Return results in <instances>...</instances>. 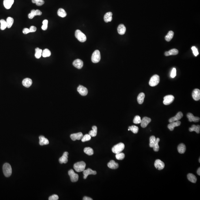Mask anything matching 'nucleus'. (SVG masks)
I'll list each match as a JSON object with an SVG mask.
<instances>
[{
  "label": "nucleus",
  "mask_w": 200,
  "mask_h": 200,
  "mask_svg": "<svg viewBox=\"0 0 200 200\" xmlns=\"http://www.w3.org/2000/svg\"><path fill=\"white\" fill-rule=\"evenodd\" d=\"M145 97V95L143 93H141L139 94L137 98V101L138 103L139 104H142L144 102Z\"/></svg>",
  "instance_id": "obj_30"
},
{
  "label": "nucleus",
  "mask_w": 200,
  "mask_h": 200,
  "mask_svg": "<svg viewBox=\"0 0 200 200\" xmlns=\"http://www.w3.org/2000/svg\"><path fill=\"white\" fill-rule=\"evenodd\" d=\"M151 121V119L150 118L147 117H145L141 120V126L143 128H145L146 127L147 125H148L149 123Z\"/></svg>",
  "instance_id": "obj_13"
},
{
  "label": "nucleus",
  "mask_w": 200,
  "mask_h": 200,
  "mask_svg": "<svg viewBox=\"0 0 200 200\" xmlns=\"http://www.w3.org/2000/svg\"><path fill=\"white\" fill-rule=\"evenodd\" d=\"M7 24V28H10L12 27L13 25V22H14V19L11 17H8L7 18L6 21Z\"/></svg>",
  "instance_id": "obj_33"
},
{
  "label": "nucleus",
  "mask_w": 200,
  "mask_h": 200,
  "mask_svg": "<svg viewBox=\"0 0 200 200\" xmlns=\"http://www.w3.org/2000/svg\"><path fill=\"white\" fill-rule=\"evenodd\" d=\"M126 28L123 24H120L118 28V31L119 34L121 35H123L125 33Z\"/></svg>",
  "instance_id": "obj_26"
},
{
  "label": "nucleus",
  "mask_w": 200,
  "mask_h": 200,
  "mask_svg": "<svg viewBox=\"0 0 200 200\" xmlns=\"http://www.w3.org/2000/svg\"><path fill=\"white\" fill-rule=\"evenodd\" d=\"M187 177L189 181L193 183H195L197 181L196 177L193 174L189 173Z\"/></svg>",
  "instance_id": "obj_31"
},
{
  "label": "nucleus",
  "mask_w": 200,
  "mask_h": 200,
  "mask_svg": "<svg viewBox=\"0 0 200 200\" xmlns=\"http://www.w3.org/2000/svg\"><path fill=\"white\" fill-rule=\"evenodd\" d=\"M73 65L77 69H81L83 67L84 63L80 59H77L74 61L73 63Z\"/></svg>",
  "instance_id": "obj_17"
},
{
  "label": "nucleus",
  "mask_w": 200,
  "mask_h": 200,
  "mask_svg": "<svg viewBox=\"0 0 200 200\" xmlns=\"http://www.w3.org/2000/svg\"><path fill=\"white\" fill-rule=\"evenodd\" d=\"M160 141V139L159 138H157L156 139V140L155 143V145L153 147V150L155 152H158L159 149V142Z\"/></svg>",
  "instance_id": "obj_39"
},
{
  "label": "nucleus",
  "mask_w": 200,
  "mask_h": 200,
  "mask_svg": "<svg viewBox=\"0 0 200 200\" xmlns=\"http://www.w3.org/2000/svg\"><path fill=\"white\" fill-rule=\"evenodd\" d=\"M77 90L78 92L83 96H85L88 94V89L84 86L79 85L78 87Z\"/></svg>",
  "instance_id": "obj_10"
},
{
  "label": "nucleus",
  "mask_w": 200,
  "mask_h": 200,
  "mask_svg": "<svg viewBox=\"0 0 200 200\" xmlns=\"http://www.w3.org/2000/svg\"><path fill=\"white\" fill-rule=\"evenodd\" d=\"M83 172V174L84 175V179H86L87 177H88L89 175H95L97 174V172L96 171L93 170L92 169L90 168L88 169L87 170H85Z\"/></svg>",
  "instance_id": "obj_11"
},
{
  "label": "nucleus",
  "mask_w": 200,
  "mask_h": 200,
  "mask_svg": "<svg viewBox=\"0 0 200 200\" xmlns=\"http://www.w3.org/2000/svg\"><path fill=\"white\" fill-rule=\"evenodd\" d=\"M160 82V77L157 75H155L151 78L149 81V85L154 87L157 85Z\"/></svg>",
  "instance_id": "obj_6"
},
{
  "label": "nucleus",
  "mask_w": 200,
  "mask_h": 200,
  "mask_svg": "<svg viewBox=\"0 0 200 200\" xmlns=\"http://www.w3.org/2000/svg\"><path fill=\"white\" fill-rule=\"evenodd\" d=\"M101 59V54L99 51L97 50L94 51L91 58L92 62L94 63H97L100 61Z\"/></svg>",
  "instance_id": "obj_5"
},
{
  "label": "nucleus",
  "mask_w": 200,
  "mask_h": 200,
  "mask_svg": "<svg viewBox=\"0 0 200 200\" xmlns=\"http://www.w3.org/2000/svg\"><path fill=\"white\" fill-rule=\"evenodd\" d=\"M39 144L41 146L49 144V140L44 136H39Z\"/></svg>",
  "instance_id": "obj_24"
},
{
  "label": "nucleus",
  "mask_w": 200,
  "mask_h": 200,
  "mask_svg": "<svg viewBox=\"0 0 200 200\" xmlns=\"http://www.w3.org/2000/svg\"><path fill=\"white\" fill-rule=\"evenodd\" d=\"M125 148V145L122 143H120L115 145L112 148V151L115 154L120 153L123 151Z\"/></svg>",
  "instance_id": "obj_3"
},
{
  "label": "nucleus",
  "mask_w": 200,
  "mask_h": 200,
  "mask_svg": "<svg viewBox=\"0 0 200 200\" xmlns=\"http://www.w3.org/2000/svg\"><path fill=\"white\" fill-rule=\"evenodd\" d=\"M199 162H200V158H199Z\"/></svg>",
  "instance_id": "obj_56"
},
{
  "label": "nucleus",
  "mask_w": 200,
  "mask_h": 200,
  "mask_svg": "<svg viewBox=\"0 0 200 200\" xmlns=\"http://www.w3.org/2000/svg\"><path fill=\"white\" fill-rule=\"evenodd\" d=\"M183 116V114L182 112H179L175 116L173 117L172 118L169 119V122L171 123L174 121H176L180 120Z\"/></svg>",
  "instance_id": "obj_15"
},
{
  "label": "nucleus",
  "mask_w": 200,
  "mask_h": 200,
  "mask_svg": "<svg viewBox=\"0 0 200 200\" xmlns=\"http://www.w3.org/2000/svg\"><path fill=\"white\" fill-rule=\"evenodd\" d=\"M174 36V32L172 31H170L165 37V40L167 42H170Z\"/></svg>",
  "instance_id": "obj_34"
},
{
  "label": "nucleus",
  "mask_w": 200,
  "mask_h": 200,
  "mask_svg": "<svg viewBox=\"0 0 200 200\" xmlns=\"http://www.w3.org/2000/svg\"><path fill=\"white\" fill-rule=\"evenodd\" d=\"M174 97L172 95L166 96L164 97L163 103L166 105H170L171 103H172L173 102L174 100Z\"/></svg>",
  "instance_id": "obj_8"
},
{
  "label": "nucleus",
  "mask_w": 200,
  "mask_h": 200,
  "mask_svg": "<svg viewBox=\"0 0 200 200\" xmlns=\"http://www.w3.org/2000/svg\"><path fill=\"white\" fill-rule=\"evenodd\" d=\"M83 136H84L82 133L81 132H79L76 133L72 134L70 135V137L72 140L75 141L76 140H80L81 139Z\"/></svg>",
  "instance_id": "obj_12"
},
{
  "label": "nucleus",
  "mask_w": 200,
  "mask_h": 200,
  "mask_svg": "<svg viewBox=\"0 0 200 200\" xmlns=\"http://www.w3.org/2000/svg\"><path fill=\"white\" fill-rule=\"evenodd\" d=\"M91 139V136L89 134H86L83 136V137L81 139L82 142H86V141H89Z\"/></svg>",
  "instance_id": "obj_43"
},
{
  "label": "nucleus",
  "mask_w": 200,
  "mask_h": 200,
  "mask_svg": "<svg viewBox=\"0 0 200 200\" xmlns=\"http://www.w3.org/2000/svg\"><path fill=\"white\" fill-rule=\"evenodd\" d=\"M108 166L111 169H115L119 168V164L116 163L114 160H111L108 163Z\"/></svg>",
  "instance_id": "obj_23"
},
{
  "label": "nucleus",
  "mask_w": 200,
  "mask_h": 200,
  "mask_svg": "<svg viewBox=\"0 0 200 200\" xmlns=\"http://www.w3.org/2000/svg\"><path fill=\"white\" fill-rule=\"evenodd\" d=\"M59 199V197L56 194H54L50 196L49 198V200H58Z\"/></svg>",
  "instance_id": "obj_48"
},
{
  "label": "nucleus",
  "mask_w": 200,
  "mask_h": 200,
  "mask_svg": "<svg viewBox=\"0 0 200 200\" xmlns=\"http://www.w3.org/2000/svg\"><path fill=\"white\" fill-rule=\"evenodd\" d=\"M22 84L26 88H29L32 85V79L30 78H26L23 80Z\"/></svg>",
  "instance_id": "obj_22"
},
{
  "label": "nucleus",
  "mask_w": 200,
  "mask_h": 200,
  "mask_svg": "<svg viewBox=\"0 0 200 200\" xmlns=\"http://www.w3.org/2000/svg\"><path fill=\"white\" fill-rule=\"evenodd\" d=\"M3 174L5 176L9 177L10 176L12 173V169L11 165L8 163H5L3 167Z\"/></svg>",
  "instance_id": "obj_1"
},
{
  "label": "nucleus",
  "mask_w": 200,
  "mask_h": 200,
  "mask_svg": "<svg viewBox=\"0 0 200 200\" xmlns=\"http://www.w3.org/2000/svg\"><path fill=\"white\" fill-rule=\"evenodd\" d=\"M125 157V155L123 153H120L116 154V158L117 159L119 160H122Z\"/></svg>",
  "instance_id": "obj_45"
},
{
  "label": "nucleus",
  "mask_w": 200,
  "mask_h": 200,
  "mask_svg": "<svg viewBox=\"0 0 200 200\" xmlns=\"http://www.w3.org/2000/svg\"><path fill=\"white\" fill-rule=\"evenodd\" d=\"M141 120H142L141 119V118H140V116L137 115V116H135V117H134V119L133 120V122L134 124H139V123H141Z\"/></svg>",
  "instance_id": "obj_44"
},
{
  "label": "nucleus",
  "mask_w": 200,
  "mask_h": 200,
  "mask_svg": "<svg viewBox=\"0 0 200 200\" xmlns=\"http://www.w3.org/2000/svg\"><path fill=\"white\" fill-rule=\"evenodd\" d=\"M14 0H4L3 5L6 9H9L14 3Z\"/></svg>",
  "instance_id": "obj_21"
},
{
  "label": "nucleus",
  "mask_w": 200,
  "mask_h": 200,
  "mask_svg": "<svg viewBox=\"0 0 200 200\" xmlns=\"http://www.w3.org/2000/svg\"><path fill=\"white\" fill-rule=\"evenodd\" d=\"M177 150L179 153L183 154V153H184L186 151V147L183 143H181L178 146Z\"/></svg>",
  "instance_id": "obj_28"
},
{
  "label": "nucleus",
  "mask_w": 200,
  "mask_h": 200,
  "mask_svg": "<svg viewBox=\"0 0 200 200\" xmlns=\"http://www.w3.org/2000/svg\"><path fill=\"white\" fill-rule=\"evenodd\" d=\"M75 36L78 40L80 42H84L86 40V37L85 34L80 30H76L75 33Z\"/></svg>",
  "instance_id": "obj_4"
},
{
  "label": "nucleus",
  "mask_w": 200,
  "mask_h": 200,
  "mask_svg": "<svg viewBox=\"0 0 200 200\" xmlns=\"http://www.w3.org/2000/svg\"><path fill=\"white\" fill-rule=\"evenodd\" d=\"M176 68H173L172 70L171 75H170L171 78H174L176 76Z\"/></svg>",
  "instance_id": "obj_49"
},
{
  "label": "nucleus",
  "mask_w": 200,
  "mask_h": 200,
  "mask_svg": "<svg viewBox=\"0 0 200 200\" xmlns=\"http://www.w3.org/2000/svg\"><path fill=\"white\" fill-rule=\"evenodd\" d=\"M51 54V52L48 49H45L42 51V56L44 58H46L50 56Z\"/></svg>",
  "instance_id": "obj_38"
},
{
  "label": "nucleus",
  "mask_w": 200,
  "mask_h": 200,
  "mask_svg": "<svg viewBox=\"0 0 200 200\" xmlns=\"http://www.w3.org/2000/svg\"><path fill=\"white\" fill-rule=\"evenodd\" d=\"M197 174H198V175H199L200 176V168H199L198 169V170H197Z\"/></svg>",
  "instance_id": "obj_54"
},
{
  "label": "nucleus",
  "mask_w": 200,
  "mask_h": 200,
  "mask_svg": "<svg viewBox=\"0 0 200 200\" xmlns=\"http://www.w3.org/2000/svg\"><path fill=\"white\" fill-rule=\"evenodd\" d=\"M193 99L196 101H198L200 99V91L198 89H195L193 91L192 93Z\"/></svg>",
  "instance_id": "obj_14"
},
{
  "label": "nucleus",
  "mask_w": 200,
  "mask_h": 200,
  "mask_svg": "<svg viewBox=\"0 0 200 200\" xmlns=\"http://www.w3.org/2000/svg\"><path fill=\"white\" fill-rule=\"evenodd\" d=\"M29 29L30 33L34 32H36L37 29L36 28L35 26H31Z\"/></svg>",
  "instance_id": "obj_51"
},
{
  "label": "nucleus",
  "mask_w": 200,
  "mask_h": 200,
  "mask_svg": "<svg viewBox=\"0 0 200 200\" xmlns=\"http://www.w3.org/2000/svg\"><path fill=\"white\" fill-rule=\"evenodd\" d=\"M48 21L47 20H45L43 21V25L42 26V29L43 30H46L48 28Z\"/></svg>",
  "instance_id": "obj_46"
},
{
  "label": "nucleus",
  "mask_w": 200,
  "mask_h": 200,
  "mask_svg": "<svg viewBox=\"0 0 200 200\" xmlns=\"http://www.w3.org/2000/svg\"><path fill=\"white\" fill-rule=\"evenodd\" d=\"M58 15L59 16L62 18H64L66 17L67 15V13L63 9L60 8L58 11Z\"/></svg>",
  "instance_id": "obj_36"
},
{
  "label": "nucleus",
  "mask_w": 200,
  "mask_h": 200,
  "mask_svg": "<svg viewBox=\"0 0 200 200\" xmlns=\"http://www.w3.org/2000/svg\"><path fill=\"white\" fill-rule=\"evenodd\" d=\"M92 130H91L89 133V134L91 137H95L96 136L97 134V127L95 126H94L92 127Z\"/></svg>",
  "instance_id": "obj_32"
},
{
  "label": "nucleus",
  "mask_w": 200,
  "mask_h": 200,
  "mask_svg": "<svg viewBox=\"0 0 200 200\" xmlns=\"http://www.w3.org/2000/svg\"><path fill=\"white\" fill-rule=\"evenodd\" d=\"M86 166L85 162L83 161L79 162L74 164L73 168L76 171L79 172L85 170Z\"/></svg>",
  "instance_id": "obj_2"
},
{
  "label": "nucleus",
  "mask_w": 200,
  "mask_h": 200,
  "mask_svg": "<svg viewBox=\"0 0 200 200\" xmlns=\"http://www.w3.org/2000/svg\"><path fill=\"white\" fill-rule=\"evenodd\" d=\"M38 0H32V2L33 3H36Z\"/></svg>",
  "instance_id": "obj_55"
},
{
  "label": "nucleus",
  "mask_w": 200,
  "mask_h": 200,
  "mask_svg": "<svg viewBox=\"0 0 200 200\" xmlns=\"http://www.w3.org/2000/svg\"><path fill=\"white\" fill-rule=\"evenodd\" d=\"M181 122L179 121H176L172 122L170 123L168 125V128L170 131H173L175 127H178L181 125Z\"/></svg>",
  "instance_id": "obj_20"
},
{
  "label": "nucleus",
  "mask_w": 200,
  "mask_h": 200,
  "mask_svg": "<svg viewBox=\"0 0 200 200\" xmlns=\"http://www.w3.org/2000/svg\"><path fill=\"white\" fill-rule=\"evenodd\" d=\"M112 12H109L106 13L104 17V20L105 22L108 23V22H111L112 19Z\"/></svg>",
  "instance_id": "obj_25"
},
{
  "label": "nucleus",
  "mask_w": 200,
  "mask_h": 200,
  "mask_svg": "<svg viewBox=\"0 0 200 200\" xmlns=\"http://www.w3.org/2000/svg\"><path fill=\"white\" fill-rule=\"evenodd\" d=\"M84 152L86 154L88 155H92L94 153L93 149L90 147H85L84 149Z\"/></svg>",
  "instance_id": "obj_37"
},
{
  "label": "nucleus",
  "mask_w": 200,
  "mask_h": 200,
  "mask_svg": "<svg viewBox=\"0 0 200 200\" xmlns=\"http://www.w3.org/2000/svg\"><path fill=\"white\" fill-rule=\"evenodd\" d=\"M69 153L67 152H65L63 153V155L59 159V162L60 164H66L68 162V155Z\"/></svg>",
  "instance_id": "obj_18"
},
{
  "label": "nucleus",
  "mask_w": 200,
  "mask_h": 200,
  "mask_svg": "<svg viewBox=\"0 0 200 200\" xmlns=\"http://www.w3.org/2000/svg\"><path fill=\"white\" fill-rule=\"evenodd\" d=\"M83 200H92L93 199H92L91 198H89V197H86V196H85V197H84V198H83Z\"/></svg>",
  "instance_id": "obj_53"
},
{
  "label": "nucleus",
  "mask_w": 200,
  "mask_h": 200,
  "mask_svg": "<svg viewBox=\"0 0 200 200\" xmlns=\"http://www.w3.org/2000/svg\"><path fill=\"white\" fill-rule=\"evenodd\" d=\"M68 174L70 176L71 181L72 182H75L78 181L79 179V176L78 174L75 173L72 169H71L68 172Z\"/></svg>",
  "instance_id": "obj_7"
},
{
  "label": "nucleus",
  "mask_w": 200,
  "mask_h": 200,
  "mask_svg": "<svg viewBox=\"0 0 200 200\" xmlns=\"http://www.w3.org/2000/svg\"><path fill=\"white\" fill-rule=\"evenodd\" d=\"M0 23L1 24L0 25V29L2 30H4L6 29L7 27V24L6 22L4 19H1L0 20Z\"/></svg>",
  "instance_id": "obj_40"
},
{
  "label": "nucleus",
  "mask_w": 200,
  "mask_h": 200,
  "mask_svg": "<svg viewBox=\"0 0 200 200\" xmlns=\"http://www.w3.org/2000/svg\"><path fill=\"white\" fill-rule=\"evenodd\" d=\"M179 51L176 49H173L170 50L168 52H166L164 53V55L166 56H169L170 55H176L178 54Z\"/></svg>",
  "instance_id": "obj_27"
},
{
  "label": "nucleus",
  "mask_w": 200,
  "mask_h": 200,
  "mask_svg": "<svg viewBox=\"0 0 200 200\" xmlns=\"http://www.w3.org/2000/svg\"><path fill=\"white\" fill-rule=\"evenodd\" d=\"M45 3L44 0H38V1L36 2L35 4L36 5L38 6H42Z\"/></svg>",
  "instance_id": "obj_50"
},
{
  "label": "nucleus",
  "mask_w": 200,
  "mask_h": 200,
  "mask_svg": "<svg viewBox=\"0 0 200 200\" xmlns=\"http://www.w3.org/2000/svg\"><path fill=\"white\" fill-rule=\"evenodd\" d=\"M189 131L190 132L195 131L197 133H199L200 131V125H198L196 126L194 125H193L191 127L189 128Z\"/></svg>",
  "instance_id": "obj_29"
},
{
  "label": "nucleus",
  "mask_w": 200,
  "mask_h": 200,
  "mask_svg": "<svg viewBox=\"0 0 200 200\" xmlns=\"http://www.w3.org/2000/svg\"><path fill=\"white\" fill-rule=\"evenodd\" d=\"M192 49L193 53H194V55L195 56H198V51L197 48L195 46H193V47H192Z\"/></svg>",
  "instance_id": "obj_47"
},
{
  "label": "nucleus",
  "mask_w": 200,
  "mask_h": 200,
  "mask_svg": "<svg viewBox=\"0 0 200 200\" xmlns=\"http://www.w3.org/2000/svg\"><path fill=\"white\" fill-rule=\"evenodd\" d=\"M154 165L155 167L159 170H161L163 169L165 166L164 162L159 159H157L155 160Z\"/></svg>",
  "instance_id": "obj_9"
},
{
  "label": "nucleus",
  "mask_w": 200,
  "mask_h": 200,
  "mask_svg": "<svg viewBox=\"0 0 200 200\" xmlns=\"http://www.w3.org/2000/svg\"><path fill=\"white\" fill-rule=\"evenodd\" d=\"M23 33L24 34H27L30 33L29 29L27 28H25L23 30Z\"/></svg>",
  "instance_id": "obj_52"
},
{
  "label": "nucleus",
  "mask_w": 200,
  "mask_h": 200,
  "mask_svg": "<svg viewBox=\"0 0 200 200\" xmlns=\"http://www.w3.org/2000/svg\"><path fill=\"white\" fill-rule=\"evenodd\" d=\"M156 139L155 137L154 136H152L150 138V143H149V146L150 147H153L155 145V143Z\"/></svg>",
  "instance_id": "obj_42"
},
{
  "label": "nucleus",
  "mask_w": 200,
  "mask_h": 200,
  "mask_svg": "<svg viewBox=\"0 0 200 200\" xmlns=\"http://www.w3.org/2000/svg\"><path fill=\"white\" fill-rule=\"evenodd\" d=\"M42 50L39 48H37L35 49V57L36 58L39 59L42 55Z\"/></svg>",
  "instance_id": "obj_35"
},
{
  "label": "nucleus",
  "mask_w": 200,
  "mask_h": 200,
  "mask_svg": "<svg viewBox=\"0 0 200 200\" xmlns=\"http://www.w3.org/2000/svg\"><path fill=\"white\" fill-rule=\"evenodd\" d=\"M128 129H129V130L131 131L134 134L137 133L138 132V127L135 125L132 126L131 127H129Z\"/></svg>",
  "instance_id": "obj_41"
},
{
  "label": "nucleus",
  "mask_w": 200,
  "mask_h": 200,
  "mask_svg": "<svg viewBox=\"0 0 200 200\" xmlns=\"http://www.w3.org/2000/svg\"><path fill=\"white\" fill-rule=\"evenodd\" d=\"M187 117L190 122L194 121V122H197L200 121V118L198 117H195L192 114L189 113L187 115Z\"/></svg>",
  "instance_id": "obj_19"
},
{
  "label": "nucleus",
  "mask_w": 200,
  "mask_h": 200,
  "mask_svg": "<svg viewBox=\"0 0 200 200\" xmlns=\"http://www.w3.org/2000/svg\"><path fill=\"white\" fill-rule=\"evenodd\" d=\"M42 13L40 10H32L31 11V12L28 15V18L29 19H32L34 18L35 16H40L42 15Z\"/></svg>",
  "instance_id": "obj_16"
}]
</instances>
